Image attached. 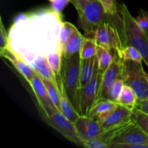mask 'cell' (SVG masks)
<instances>
[{
    "label": "cell",
    "mask_w": 148,
    "mask_h": 148,
    "mask_svg": "<svg viewBox=\"0 0 148 148\" xmlns=\"http://www.w3.org/2000/svg\"><path fill=\"white\" fill-rule=\"evenodd\" d=\"M0 50L8 48L10 45V35L7 33L1 19L0 21Z\"/></svg>",
    "instance_id": "obj_30"
},
{
    "label": "cell",
    "mask_w": 148,
    "mask_h": 148,
    "mask_svg": "<svg viewBox=\"0 0 148 148\" xmlns=\"http://www.w3.org/2000/svg\"><path fill=\"white\" fill-rule=\"evenodd\" d=\"M134 109L139 110L140 111L148 114V98L143 99H137Z\"/></svg>",
    "instance_id": "obj_33"
},
{
    "label": "cell",
    "mask_w": 148,
    "mask_h": 148,
    "mask_svg": "<svg viewBox=\"0 0 148 148\" xmlns=\"http://www.w3.org/2000/svg\"><path fill=\"white\" fill-rule=\"evenodd\" d=\"M0 55L10 62L27 82L31 80L36 72L20 55L10 47L0 50Z\"/></svg>",
    "instance_id": "obj_12"
},
{
    "label": "cell",
    "mask_w": 148,
    "mask_h": 148,
    "mask_svg": "<svg viewBox=\"0 0 148 148\" xmlns=\"http://www.w3.org/2000/svg\"><path fill=\"white\" fill-rule=\"evenodd\" d=\"M122 127H113L105 130L95 138L85 142L84 146L88 148H111L113 139Z\"/></svg>",
    "instance_id": "obj_15"
},
{
    "label": "cell",
    "mask_w": 148,
    "mask_h": 148,
    "mask_svg": "<svg viewBox=\"0 0 148 148\" xmlns=\"http://www.w3.org/2000/svg\"><path fill=\"white\" fill-rule=\"evenodd\" d=\"M29 64L33 68V70L36 73L38 74L42 78L49 79L54 82L56 85L59 87V89H60V79H58L57 77L52 70L48 61L47 54L41 53V54L38 55Z\"/></svg>",
    "instance_id": "obj_14"
},
{
    "label": "cell",
    "mask_w": 148,
    "mask_h": 148,
    "mask_svg": "<svg viewBox=\"0 0 148 148\" xmlns=\"http://www.w3.org/2000/svg\"><path fill=\"white\" fill-rule=\"evenodd\" d=\"M116 144L148 145V135L137 124L132 121L123 126L116 134L111 145Z\"/></svg>",
    "instance_id": "obj_9"
},
{
    "label": "cell",
    "mask_w": 148,
    "mask_h": 148,
    "mask_svg": "<svg viewBox=\"0 0 148 148\" xmlns=\"http://www.w3.org/2000/svg\"><path fill=\"white\" fill-rule=\"evenodd\" d=\"M146 77H147V79L148 81V74L147 73H146Z\"/></svg>",
    "instance_id": "obj_36"
},
{
    "label": "cell",
    "mask_w": 148,
    "mask_h": 148,
    "mask_svg": "<svg viewBox=\"0 0 148 148\" xmlns=\"http://www.w3.org/2000/svg\"><path fill=\"white\" fill-rule=\"evenodd\" d=\"M80 63L79 52L69 57L63 56L60 75L61 84L77 112L78 92L80 88Z\"/></svg>",
    "instance_id": "obj_2"
},
{
    "label": "cell",
    "mask_w": 148,
    "mask_h": 148,
    "mask_svg": "<svg viewBox=\"0 0 148 148\" xmlns=\"http://www.w3.org/2000/svg\"><path fill=\"white\" fill-rule=\"evenodd\" d=\"M85 36H82L78 30L71 37L68 43L65 46L63 51L64 57H69L77 53H79L82 46Z\"/></svg>",
    "instance_id": "obj_19"
},
{
    "label": "cell",
    "mask_w": 148,
    "mask_h": 148,
    "mask_svg": "<svg viewBox=\"0 0 148 148\" xmlns=\"http://www.w3.org/2000/svg\"><path fill=\"white\" fill-rule=\"evenodd\" d=\"M135 20L142 30L144 31L148 30V12L147 11L141 9L137 17H135Z\"/></svg>",
    "instance_id": "obj_31"
},
{
    "label": "cell",
    "mask_w": 148,
    "mask_h": 148,
    "mask_svg": "<svg viewBox=\"0 0 148 148\" xmlns=\"http://www.w3.org/2000/svg\"><path fill=\"white\" fill-rule=\"evenodd\" d=\"M75 125L78 134L83 143L95 138L105 131L100 121L89 116H80L75 123Z\"/></svg>",
    "instance_id": "obj_11"
},
{
    "label": "cell",
    "mask_w": 148,
    "mask_h": 148,
    "mask_svg": "<svg viewBox=\"0 0 148 148\" xmlns=\"http://www.w3.org/2000/svg\"><path fill=\"white\" fill-rule=\"evenodd\" d=\"M96 55L89 59H82L80 63V87L88 83L94 75Z\"/></svg>",
    "instance_id": "obj_18"
},
{
    "label": "cell",
    "mask_w": 148,
    "mask_h": 148,
    "mask_svg": "<svg viewBox=\"0 0 148 148\" xmlns=\"http://www.w3.org/2000/svg\"><path fill=\"white\" fill-rule=\"evenodd\" d=\"M119 58L122 61H135L143 62V58L141 53L137 49L132 46L126 45L117 55Z\"/></svg>",
    "instance_id": "obj_25"
},
{
    "label": "cell",
    "mask_w": 148,
    "mask_h": 148,
    "mask_svg": "<svg viewBox=\"0 0 148 148\" xmlns=\"http://www.w3.org/2000/svg\"><path fill=\"white\" fill-rule=\"evenodd\" d=\"M96 59L98 63V69L101 74H103L108 69L114 60V55L110 51L101 46H98Z\"/></svg>",
    "instance_id": "obj_21"
},
{
    "label": "cell",
    "mask_w": 148,
    "mask_h": 148,
    "mask_svg": "<svg viewBox=\"0 0 148 148\" xmlns=\"http://www.w3.org/2000/svg\"><path fill=\"white\" fill-rule=\"evenodd\" d=\"M98 46H101L117 56L125 46L119 30L109 21H104L97 27L92 35Z\"/></svg>",
    "instance_id": "obj_5"
},
{
    "label": "cell",
    "mask_w": 148,
    "mask_h": 148,
    "mask_svg": "<svg viewBox=\"0 0 148 148\" xmlns=\"http://www.w3.org/2000/svg\"><path fill=\"white\" fill-rule=\"evenodd\" d=\"M99 1H100V0H99Z\"/></svg>",
    "instance_id": "obj_38"
},
{
    "label": "cell",
    "mask_w": 148,
    "mask_h": 148,
    "mask_svg": "<svg viewBox=\"0 0 148 148\" xmlns=\"http://www.w3.org/2000/svg\"><path fill=\"white\" fill-rule=\"evenodd\" d=\"M102 74L99 72L96 59L94 75L90 81L81 86L78 92V113L80 116H88L91 108L96 101Z\"/></svg>",
    "instance_id": "obj_7"
},
{
    "label": "cell",
    "mask_w": 148,
    "mask_h": 148,
    "mask_svg": "<svg viewBox=\"0 0 148 148\" xmlns=\"http://www.w3.org/2000/svg\"><path fill=\"white\" fill-rule=\"evenodd\" d=\"M77 30V29L76 28V27L71 23L62 22L60 33H59V43H60L62 53L65 46Z\"/></svg>",
    "instance_id": "obj_24"
},
{
    "label": "cell",
    "mask_w": 148,
    "mask_h": 148,
    "mask_svg": "<svg viewBox=\"0 0 148 148\" xmlns=\"http://www.w3.org/2000/svg\"><path fill=\"white\" fill-rule=\"evenodd\" d=\"M122 64L121 60L117 56H114V60L106 71L102 75L98 88L96 101L108 99V91L113 82L118 78H121ZM95 101V102H96Z\"/></svg>",
    "instance_id": "obj_10"
},
{
    "label": "cell",
    "mask_w": 148,
    "mask_h": 148,
    "mask_svg": "<svg viewBox=\"0 0 148 148\" xmlns=\"http://www.w3.org/2000/svg\"><path fill=\"white\" fill-rule=\"evenodd\" d=\"M47 58L52 70L58 79H59L61 71H62V59H63V53L62 51L60 49H56L53 51H51L47 54Z\"/></svg>",
    "instance_id": "obj_22"
},
{
    "label": "cell",
    "mask_w": 148,
    "mask_h": 148,
    "mask_svg": "<svg viewBox=\"0 0 148 148\" xmlns=\"http://www.w3.org/2000/svg\"><path fill=\"white\" fill-rule=\"evenodd\" d=\"M133 109L129 108L119 104L110 115L101 123L104 130L113 127H121L132 121V115Z\"/></svg>",
    "instance_id": "obj_13"
},
{
    "label": "cell",
    "mask_w": 148,
    "mask_h": 148,
    "mask_svg": "<svg viewBox=\"0 0 148 148\" xmlns=\"http://www.w3.org/2000/svg\"><path fill=\"white\" fill-rule=\"evenodd\" d=\"M97 47H98V44L93 38H84L83 42H82V46L79 51L81 59H89L95 56L97 52Z\"/></svg>",
    "instance_id": "obj_23"
},
{
    "label": "cell",
    "mask_w": 148,
    "mask_h": 148,
    "mask_svg": "<svg viewBox=\"0 0 148 148\" xmlns=\"http://www.w3.org/2000/svg\"><path fill=\"white\" fill-rule=\"evenodd\" d=\"M121 78L124 85L131 87L135 92L138 99L148 98V81L143 62L122 61Z\"/></svg>",
    "instance_id": "obj_3"
},
{
    "label": "cell",
    "mask_w": 148,
    "mask_h": 148,
    "mask_svg": "<svg viewBox=\"0 0 148 148\" xmlns=\"http://www.w3.org/2000/svg\"><path fill=\"white\" fill-rule=\"evenodd\" d=\"M61 80V79H60ZM60 105L61 112L69 120L75 124L77 120L79 118L80 115L78 114L74 106L68 98L64 89L60 82Z\"/></svg>",
    "instance_id": "obj_17"
},
{
    "label": "cell",
    "mask_w": 148,
    "mask_h": 148,
    "mask_svg": "<svg viewBox=\"0 0 148 148\" xmlns=\"http://www.w3.org/2000/svg\"><path fill=\"white\" fill-rule=\"evenodd\" d=\"M137 99L138 98H137L134 90L131 87L124 85L121 90V93L117 99L116 103L129 108L134 109Z\"/></svg>",
    "instance_id": "obj_20"
},
{
    "label": "cell",
    "mask_w": 148,
    "mask_h": 148,
    "mask_svg": "<svg viewBox=\"0 0 148 148\" xmlns=\"http://www.w3.org/2000/svg\"><path fill=\"white\" fill-rule=\"evenodd\" d=\"M45 87L48 91L51 99L52 100L54 105L56 106V108L61 112V105H60V89L58 85H56L54 82H51L49 79L42 78Z\"/></svg>",
    "instance_id": "obj_26"
},
{
    "label": "cell",
    "mask_w": 148,
    "mask_h": 148,
    "mask_svg": "<svg viewBox=\"0 0 148 148\" xmlns=\"http://www.w3.org/2000/svg\"><path fill=\"white\" fill-rule=\"evenodd\" d=\"M88 0H70V2L73 4L74 7L77 10V13H79L82 11L84 5L87 2Z\"/></svg>",
    "instance_id": "obj_34"
},
{
    "label": "cell",
    "mask_w": 148,
    "mask_h": 148,
    "mask_svg": "<svg viewBox=\"0 0 148 148\" xmlns=\"http://www.w3.org/2000/svg\"><path fill=\"white\" fill-rule=\"evenodd\" d=\"M69 2H70V0H56L51 1V10L54 12L61 14Z\"/></svg>",
    "instance_id": "obj_32"
},
{
    "label": "cell",
    "mask_w": 148,
    "mask_h": 148,
    "mask_svg": "<svg viewBox=\"0 0 148 148\" xmlns=\"http://www.w3.org/2000/svg\"><path fill=\"white\" fill-rule=\"evenodd\" d=\"M39 116L43 122L63 135L66 140L79 147H84V143L79 137L75 124L68 119L62 112L56 111L51 115H47L43 111L38 110Z\"/></svg>",
    "instance_id": "obj_6"
},
{
    "label": "cell",
    "mask_w": 148,
    "mask_h": 148,
    "mask_svg": "<svg viewBox=\"0 0 148 148\" xmlns=\"http://www.w3.org/2000/svg\"><path fill=\"white\" fill-rule=\"evenodd\" d=\"M124 85V82L122 78H118L117 79H116L108 89L107 98L110 101L116 103L117 99H118L119 96L121 93V91Z\"/></svg>",
    "instance_id": "obj_28"
},
{
    "label": "cell",
    "mask_w": 148,
    "mask_h": 148,
    "mask_svg": "<svg viewBox=\"0 0 148 148\" xmlns=\"http://www.w3.org/2000/svg\"><path fill=\"white\" fill-rule=\"evenodd\" d=\"M28 83L30 84L35 95L36 101L34 102L37 107V110L43 111L47 115H51L56 111H59L51 99L44 83L38 74L35 72L34 76Z\"/></svg>",
    "instance_id": "obj_8"
},
{
    "label": "cell",
    "mask_w": 148,
    "mask_h": 148,
    "mask_svg": "<svg viewBox=\"0 0 148 148\" xmlns=\"http://www.w3.org/2000/svg\"><path fill=\"white\" fill-rule=\"evenodd\" d=\"M119 11L122 22L124 43L134 46L143 56L148 67V38L144 30L138 25L135 18L129 11L125 4L119 5Z\"/></svg>",
    "instance_id": "obj_1"
},
{
    "label": "cell",
    "mask_w": 148,
    "mask_h": 148,
    "mask_svg": "<svg viewBox=\"0 0 148 148\" xmlns=\"http://www.w3.org/2000/svg\"><path fill=\"white\" fill-rule=\"evenodd\" d=\"M145 33L146 36H147V38H148V30H146V31H145Z\"/></svg>",
    "instance_id": "obj_35"
},
{
    "label": "cell",
    "mask_w": 148,
    "mask_h": 148,
    "mask_svg": "<svg viewBox=\"0 0 148 148\" xmlns=\"http://www.w3.org/2000/svg\"><path fill=\"white\" fill-rule=\"evenodd\" d=\"M78 16L79 26L85 32V36L89 38H92L100 24L110 19L99 0H88Z\"/></svg>",
    "instance_id": "obj_4"
},
{
    "label": "cell",
    "mask_w": 148,
    "mask_h": 148,
    "mask_svg": "<svg viewBox=\"0 0 148 148\" xmlns=\"http://www.w3.org/2000/svg\"><path fill=\"white\" fill-rule=\"evenodd\" d=\"M102 5L103 6L106 12L110 19L111 17L116 18L120 17L119 6L117 5L116 0H100Z\"/></svg>",
    "instance_id": "obj_29"
},
{
    "label": "cell",
    "mask_w": 148,
    "mask_h": 148,
    "mask_svg": "<svg viewBox=\"0 0 148 148\" xmlns=\"http://www.w3.org/2000/svg\"><path fill=\"white\" fill-rule=\"evenodd\" d=\"M49 1H56V0H49Z\"/></svg>",
    "instance_id": "obj_37"
},
{
    "label": "cell",
    "mask_w": 148,
    "mask_h": 148,
    "mask_svg": "<svg viewBox=\"0 0 148 148\" xmlns=\"http://www.w3.org/2000/svg\"><path fill=\"white\" fill-rule=\"evenodd\" d=\"M118 103L108 99L96 101L91 108L88 116L95 119L101 123L103 121L117 106Z\"/></svg>",
    "instance_id": "obj_16"
},
{
    "label": "cell",
    "mask_w": 148,
    "mask_h": 148,
    "mask_svg": "<svg viewBox=\"0 0 148 148\" xmlns=\"http://www.w3.org/2000/svg\"><path fill=\"white\" fill-rule=\"evenodd\" d=\"M132 121H134L148 135V114L137 109H133Z\"/></svg>",
    "instance_id": "obj_27"
}]
</instances>
